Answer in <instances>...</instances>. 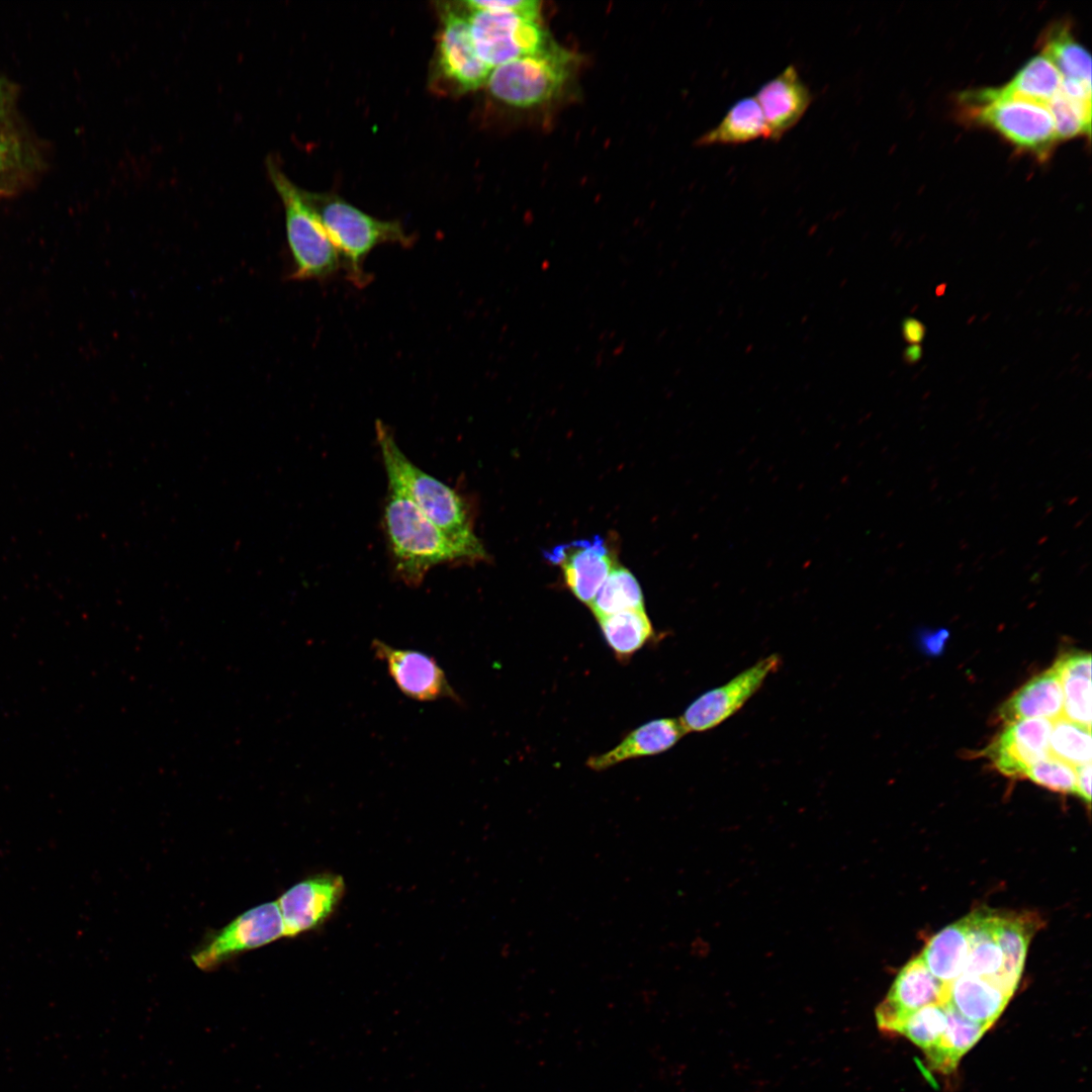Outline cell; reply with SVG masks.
<instances>
[{"instance_id":"6da1fadb","label":"cell","mask_w":1092,"mask_h":1092,"mask_svg":"<svg viewBox=\"0 0 1092 1092\" xmlns=\"http://www.w3.org/2000/svg\"><path fill=\"white\" fill-rule=\"evenodd\" d=\"M387 485L405 495L451 541L464 549L475 562L486 551L473 530L464 498L452 487L418 467L399 448L390 429L375 423Z\"/></svg>"},{"instance_id":"7a4b0ae2","label":"cell","mask_w":1092,"mask_h":1092,"mask_svg":"<svg viewBox=\"0 0 1092 1092\" xmlns=\"http://www.w3.org/2000/svg\"><path fill=\"white\" fill-rule=\"evenodd\" d=\"M387 493L383 529L394 573L404 584L419 586L442 564L475 562L405 495L390 487Z\"/></svg>"},{"instance_id":"3957f363","label":"cell","mask_w":1092,"mask_h":1092,"mask_svg":"<svg viewBox=\"0 0 1092 1092\" xmlns=\"http://www.w3.org/2000/svg\"><path fill=\"white\" fill-rule=\"evenodd\" d=\"M302 193L336 248L348 278L358 287L365 286L370 279L364 261L374 248L382 244L402 247L413 244V238L398 221L373 217L333 193L303 189Z\"/></svg>"},{"instance_id":"277c9868","label":"cell","mask_w":1092,"mask_h":1092,"mask_svg":"<svg viewBox=\"0 0 1092 1092\" xmlns=\"http://www.w3.org/2000/svg\"><path fill=\"white\" fill-rule=\"evenodd\" d=\"M967 115L999 132L1018 149L1045 160L1059 141L1049 108L1003 94L1000 88L968 91L961 96Z\"/></svg>"},{"instance_id":"5b68a950","label":"cell","mask_w":1092,"mask_h":1092,"mask_svg":"<svg viewBox=\"0 0 1092 1092\" xmlns=\"http://www.w3.org/2000/svg\"><path fill=\"white\" fill-rule=\"evenodd\" d=\"M266 166L284 206L287 244L294 265L291 278L324 279L333 275L341 264L339 254L306 202L302 189L286 176L272 157L267 158Z\"/></svg>"},{"instance_id":"8992f818","label":"cell","mask_w":1092,"mask_h":1092,"mask_svg":"<svg viewBox=\"0 0 1092 1092\" xmlns=\"http://www.w3.org/2000/svg\"><path fill=\"white\" fill-rule=\"evenodd\" d=\"M570 54L546 43L535 53L493 68L487 80L490 93L517 107L540 104L555 96L569 75Z\"/></svg>"},{"instance_id":"52a82bcc","label":"cell","mask_w":1092,"mask_h":1092,"mask_svg":"<svg viewBox=\"0 0 1092 1092\" xmlns=\"http://www.w3.org/2000/svg\"><path fill=\"white\" fill-rule=\"evenodd\" d=\"M466 14L475 51L490 69L547 43L539 15L509 10H469Z\"/></svg>"},{"instance_id":"ba28073f","label":"cell","mask_w":1092,"mask_h":1092,"mask_svg":"<svg viewBox=\"0 0 1092 1092\" xmlns=\"http://www.w3.org/2000/svg\"><path fill=\"white\" fill-rule=\"evenodd\" d=\"M282 936H285V929L277 902L264 903L244 912L205 938L192 952L191 960L198 969L209 971L236 954L266 945Z\"/></svg>"},{"instance_id":"9c48e42d","label":"cell","mask_w":1092,"mask_h":1092,"mask_svg":"<svg viewBox=\"0 0 1092 1092\" xmlns=\"http://www.w3.org/2000/svg\"><path fill=\"white\" fill-rule=\"evenodd\" d=\"M782 665V658L771 654L743 670L725 685L701 695L684 712L679 722L686 732L715 728L734 715L760 689L765 678Z\"/></svg>"},{"instance_id":"30bf717a","label":"cell","mask_w":1092,"mask_h":1092,"mask_svg":"<svg viewBox=\"0 0 1092 1092\" xmlns=\"http://www.w3.org/2000/svg\"><path fill=\"white\" fill-rule=\"evenodd\" d=\"M374 655L382 661L397 689L407 698L419 702L448 699L461 703L444 670L434 657L418 650L395 648L374 639Z\"/></svg>"},{"instance_id":"8fae6325","label":"cell","mask_w":1092,"mask_h":1092,"mask_svg":"<svg viewBox=\"0 0 1092 1092\" xmlns=\"http://www.w3.org/2000/svg\"><path fill=\"white\" fill-rule=\"evenodd\" d=\"M345 893L342 876L318 874L289 888L276 901L285 937H295L322 926L334 913Z\"/></svg>"},{"instance_id":"7c38bea8","label":"cell","mask_w":1092,"mask_h":1092,"mask_svg":"<svg viewBox=\"0 0 1092 1092\" xmlns=\"http://www.w3.org/2000/svg\"><path fill=\"white\" fill-rule=\"evenodd\" d=\"M441 16L437 50L439 72L461 91L483 86L492 69L481 61L475 51L467 14L445 4Z\"/></svg>"},{"instance_id":"4fadbf2b","label":"cell","mask_w":1092,"mask_h":1092,"mask_svg":"<svg viewBox=\"0 0 1092 1092\" xmlns=\"http://www.w3.org/2000/svg\"><path fill=\"white\" fill-rule=\"evenodd\" d=\"M947 983L935 978L920 957L905 965L876 1009L878 1027L897 1034L905 1019L928 1005H944Z\"/></svg>"},{"instance_id":"5bb4252c","label":"cell","mask_w":1092,"mask_h":1092,"mask_svg":"<svg viewBox=\"0 0 1092 1092\" xmlns=\"http://www.w3.org/2000/svg\"><path fill=\"white\" fill-rule=\"evenodd\" d=\"M546 558L562 569L567 587L587 606L616 567L611 549L599 535L558 545Z\"/></svg>"},{"instance_id":"9a60e30c","label":"cell","mask_w":1092,"mask_h":1092,"mask_svg":"<svg viewBox=\"0 0 1092 1092\" xmlns=\"http://www.w3.org/2000/svg\"><path fill=\"white\" fill-rule=\"evenodd\" d=\"M1053 721L1026 719L1006 724L983 751L996 769L1006 777H1025L1028 769L1050 756Z\"/></svg>"},{"instance_id":"2e32d148","label":"cell","mask_w":1092,"mask_h":1092,"mask_svg":"<svg viewBox=\"0 0 1092 1092\" xmlns=\"http://www.w3.org/2000/svg\"><path fill=\"white\" fill-rule=\"evenodd\" d=\"M754 97L772 142H779L801 120L813 100L795 65L762 84Z\"/></svg>"},{"instance_id":"e0dca14e","label":"cell","mask_w":1092,"mask_h":1092,"mask_svg":"<svg viewBox=\"0 0 1092 1092\" xmlns=\"http://www.w3.org/2000/svg\"><path fill=\"white\" fill-rule=\"evenodd\" d=\"M685 734L679 720H652L631 731L611 750L589 757L586 764L594 770H603L628 759L659 754L671 748Z\"/></svg>"},{"instance_id":"ac0fdd59","label":"cell","mask_w":1092,"mask_h":1092,"mask_svg":"<svg viewBox=\"0 0 1092 1092\" xmlns=\"http://www.w3.org/2000/svg\"><path fill=\"white\" fill-rule=\"evenodd\" d=\"M1011 996V993L989 979L962 974L947 983L944 1005L965 1018L990 1028Z\"/></svg>"},{"instance_id":"d6986e66","label":"cell","mask_w":1092,"mask_h":1092,"mask_svg":"<svg viewBox=\"0 0 1092 1092\" xmlns=\"http://www.w3.org/2000/svg\"><path fill=\"white\" fill-rule=\"evenodd\" d=\"M1063 705L1061 679L1053 666L1015 692L1000 707L998 715L1006 724L1026 719L1054 721L1063 716Z\"/></svg>"},{"instance_id":"ffe728a7","label":"cell","mask_w":1092,"mask_h":1092,"mask_svg":"<svg viewBox=\"0 0 1092 1092\" xmlns=\"http://www.w3.org/2000/svg\"><path fill=\"white\" fill-rule=\"evenodd\" d=\"M964 919L969 950L963 974L989 979L998 984L1004 962L997 939L998 914L987 909L978 910Z\"/></svg>"},{"instance_id":"44dd1931","label":"cell","mask_w":1092,"mask_h":1092,"mask_svg":"<svg viewBox=\"0 0 1092 1092\" xmlns=\"http://www.w3.org/2000/svg\"><path fill=\"white\" fill-rule=\"evenodd\" d=\"M769 140L760 106L754 96H747L733 103L720 122L702 134L698 146H735L757 139Z\"/></svg>"},{"instance_id":"7402d4cb","label":"cell","mask_w":1092,"mask_h":1092,"mask_svg":"<svg viewBox=\"0 0 1092 1092\" xmlns=\"http://www.w3.org/2000/svg\"><path fill=\"white\" fill-rule=\"evenodd\" d=\"M1063 690V717L1091 729V655L1084 652L1061 656L1053 665Z\"/></svg>"},{"instance_id":"603a6c76","label":"cell","mask_w":1092,"mask_h":1092,"mask_svg":"<svg viewBox=\"0 0 1092 1092\" xmlns=\"http://www.w3.org/2000/svg\"><path fill=\"white\" fill-rule=\"evenodd\" d=\"M1038 923L1031 914H998L997 939L1004 962L997 983L1011 994L1018 985L1028 943Z\"/></svg>"},{"instance_id":"cb8c5ba5","label":"cell","mask_w":1092,"mask_h":1092,"mask_svg":"<svg viewBox=\"0 0 1092 1092\" xmlns=\"http://www.w3.org/2000/svg\"><path fill=\"white\" fill-rule=\"evenodd\" d=\"M968 950L967 927L963 918L936 933L919 957L935 978L950 983L964 973Z\"/></svg>"},{"instance_id":"d4e9b609","label":"cell","mask_w":1092,"mask_h":1092,"mask_svg":"<svg viewBox=\"0 0 1092 1092\" xmlns=\"http://www.w3.org/2000/svg\"><path fill=\"white\" fill-rule=\"evenodd\" d=\"M1041 42L1042 55L1056 67L1062 80L1091 85L1090 54L1075 39L1068 23L1050 26Z\"/></svg>"},{"instance_id":"484cf974","label":"cell","mask_w":1092,"mask_h":1092,"mask_svg":"<svg viewBox=\"0 0 1092 1092\" xmlns=\"http://www.w3.org/2000/svg\"><path fill=\"white\" fill-rule=\"evenodd\" d=\"M946 1025L938 1043L926 1058L930 1066L947 1074L956 1069L961 1058L982 1037L987 1027L969 1020L948 1005H943Z\"/></svg>"},{"instance_id":"4316f807","label":"cell","mask_w":1092,"mask_h":1092,"mask_svg":"<svg viewBox=\"0 0 1092 1092\" xmlns=\"http://www.w3.org/2000/svg\"><path fill=\"white\" fill-rule=\"evenodd\" d=\"M604 638L618 659H629L653 637L644 609L628 610L598 619Z\"/></svg>"},{"instance_id":"83f0119b","label":"cell","mask_w":1092,"mask_h":1092,"mask_svg":"<svg viewBox=\"0 0 1092 1092\" xmlns=\"http://www.w3.org/2000/svg\"><path fill=\"white\" fill-rule=\"evenodd\" d=\"M1061 83L1059 71L1046 57L1040 55L1031 58L1000 90L1007 96L1048 107L1060 91Z\"/></svg>"},{"instance_id":"f1b7e54d","label":"cell","mask_w":1092,"mask_h":1092,"mask_svg":"<svg viewBox=\"0 0 1092 1092\" xmlns=\"http://www.w3.org/2000/svg\"><path fill=\"white\" fill-rule=\"evenodd\" d=\"M597 619L628 610L644 609L638 580L625 567H615L589 605Z\"/></svg>"},{"instance_id":"f546056e","label":"cell","mask_w":1092,"mask_h":1092,"mask_svg":"<svg viewBox=\"0 0 1092 1092\" xmlns=\"http://www.w3.org/2000/svg\"><path fill=\"white\" fill-rule=\"evenodd\" d=\"M1091 729L1063 716L1053 721L1050 754L1074 767L1091 762Z\"/></svg>"},{"instance_id":"4dcf8cb0","label":"cell","mask_w":1092,"mask_h":1092,"mask_svg":"<svg viewBox=\"0 0 1092 1092\" xmlns=\"http://www.w3.org/2000/svg\"><path fill=\"white\" fill-rule=\"evenodd\" d=\"M946 1025L943 1005H928L910 1014L897 1034L904 1035L926 1054L939 1041Z\"/></svg>"},{"instance_id":"1f68e13d","label":"cell","mask_w":1092,"mask_h":1092,"mask_svg":"<svg viewBox=\"0 0 1092 1092\" xmlns=\"http://www.w3.org/2000/svg\"><path fill=\"white\" fill-rule=\"evenodd\" d=\"M1048 108L1055 121L1058 140L1071 139L1080 134H1086L1088 138L1090 136V105L1075 102L1065 96L1060 90L1049 102Z\"/></svg>"},{"instance_id":"d6a6232c","label":"cell","mask_w":1092,"mask_h":1092,"mask_svg":"<svg viewBox=\"0 0 1092 1092\" xmlns=\"http://www.w3.org/2000/svg\"><path fill=\"white\" fill-rule=\"evenodd\" d=\"M1036 785L1059 793L1076 792L1075 767L1052 755L1033 764L1025 775Z\"/></svg>"},{"instance_id":"836d02e7","label":"cell","mask_w":1092,"mask_h":1092,"mask_svg":"<svg viewBox=\"0 0 1092 1092\" xmlns=\"http://www.w3.org/2000/svg\"><path fill=\"white\" fill-rule=\"evenodd\" d=\"M468 10H509L539 15L540 2L536 0H470L465 1Z\"/></svg>"},{"instance_id":"e575fe53","label":"cell","mask_w":1092,"mask_h":1092,"mask_svg":"<svg viewBox=\"0 0 1092 1092\" xmlns=\"http://www.w3.org/2000/svg\"><path fill=\"white\" fill-rule=\"evenodd\" d=\"M1091 762L1075 766L1076 794L1090 806L1091 802Z\"/></svg>"},{"instance_id":"d590c367","label":"cell","mask_w":1092,"mask_h":1092,"mask_svg":"<svg viewBox=\"0 0 1092 1092\" xmlns=\"http://www.w3.org/2000/svg\"><path fill=\"white\" fill-rule=\"evenodd\" d=\"M902 334L910 345L919 344L925 336V327L920 321L908 317L902 324Z\"/></svg>"},{"instance_id":"8d00e7d4","label":"cell","mask_w":1092,"mask_h":1092,"mask_svg":"<svg viewBox=\"0 0 1092 1092\" xmlns=\"http://www.w3.org/2000/svg\"><path fill=\"white\" fill-rule=\"evenodd\" d=\"M947 638L946 630H939L934 633H928L923 639V646L928 653H939L943 648L944 642Z\"/></svg>"},{"instance_id":"74e56055","label":"cell","mask_w":1092,"mask_h":1092,"mask_svg":"<svg viewBox=\"0 0 1092 1092\" xmlns=\"http://www.w3.org/2000/svg\"><path fill=\"white\" fill-rule=\"evenodd\" d=\"M904 360L908 364H914L918 362L922 357V349L919 344L908 346L903 354Z\"/></svg>"},{"instance_id":"f35d334b","label":"cell","mask_w":1092,"mask_h":1092,"mask_svg":"<svg viewBox=\"0 0 1092 1092\" xmlns=\"http://www.w3.org/2000/svg\"><path fill=\"white\" fill-rule=\"evenodd\" d=\"M6 93H7L6 88L4 87L2 82H0V117L2 116V114L4 113V110H5V105H6V101H7V94Z\"/></svg>"},{"instance_id":"ab89813d","label":"cell","mask_w":1092,"mask_h":1092,"mask_svg":"<svg viewBox=\"0 0 1092 1092\" xmlns=\"http://www.w3.org/2000/svg\"><path fill=\"white\" fill-rule=\"evenodd\" d=\"M6 152H7V149H6L5 145L0 143V168L2 167L3 163L5 162Z\"/></svg>"}]
</instances>
